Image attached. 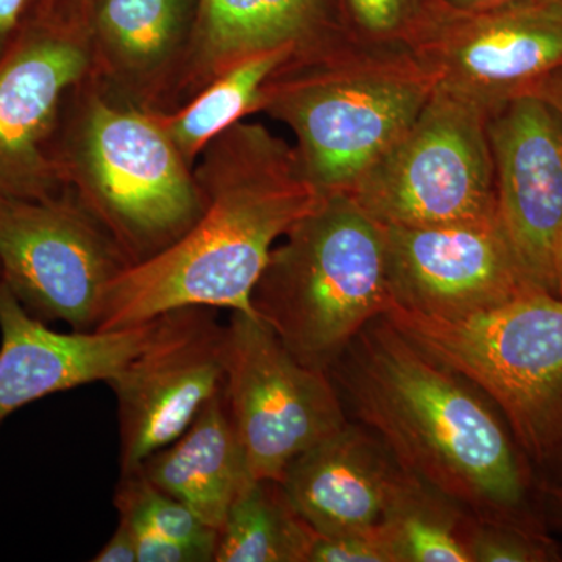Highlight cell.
I'll list each match as a JSON object with an SVG mask.
<instances>
[{
    "label": "cell",
    "mask_w": 562,
    "mask_h": 562,
    "mask_svg": "<svg viewBox=\"0 0 562 562\" xmlns=\"http://www.w3.org/2000/svg\"><path fill=\"white\" fill-rule=\"evenodd\" d=\"M203 211L190 231L111 281L95 330L157 319L184 306L255 314L251 294L273 244L321 201L294 146L257 122L210 140L194 166Z\"/></svg>",
    "instance_id": "obj_1"
},
{
    "label": "cell",
    "mask_w": 562,
    "mask_h": 562,
    "mask_svg": "<svg viewBox=\"0 0 562 562\" xmlns=\"http://www.w3.org/2000/svg\"><path fill=\"white\" fill-rule=\"evenodd\" d=\"M351 412L414 479L482 519L532 520L528 475L482 392L414 346L384 317L333 364Z\"/></svg>",
    "instance_id": "obj_2"
},
{
    "label": "cell",
    "mask_w": 562,
    "mask_h": 562,
    "mask_svg": "<svg viewBox=\"0 0 562 562\" xmlns=\"http://www.w3.org/2000/svg\"><path fill=\"white\" fill-rule=\"evenodd\" d=\"M439 79L412 46L353 33L280 66L258 113L291 128L322 195L347 192L419 116Z\"/></svg>",
    "instance_id": "obj_3"
},
{
    "label": "cell",
    "mask_w": 562,
    "mask_h": 562,
    "mask_svg": "<svg viewBox=\"0 0 562 562\" xmlns=\"http://www.w3.org/2000/svg\"><path fill=\"white\" fill-rule=\"evenodd\" d=\"M55 160L131 266L179 241L202 214L194 169L154 114L113 101L87 77L66 99Z\"/></svg>",
    "instance_id": "obj_4"
},
{
    "label": "cell",
    "mask_w": 562,
    "mask_h": 562,
    "mask_svg": "<svg viewBox=\"0 0 562 562\" xmlns=\"http://www.w3.org/2000/svg\"><path fill=\"white\" fill-rule=\"evenodd\" d=\"M384 227L349 192H331L273 247L251 306L295 360L330 372L391 308Z\"/></svg>",
    "instance_id": "obj_5"
},
{
    "label": "cell",
    "mask_w": 562,
    "mask_h": 562,
    "mask_svg": "<svg viewBox=\"0 0 562 562\" xmlns=\"http://www.w3.org/2000/svg\"><path fill=\"white\" fill-rule=\"evenodd\" d=\"M383 317L490 398L528 457L543 462L561 452V297L528 291L497 308L453 321L391 305Z\"/></svg>",
    "instance_id": "obj_6"
},
{
    "label": "cell",
    "mask_w": 562,
    "mask_h": 562,
    "mask_svg": "<svg viewBox=\"0 0 562 562\" xmlns=\"http://www.w3.org/2000/svg\"><path fill=\"white\" fill-rule=\"evenodd\" d=\"M487 116L479 102L438 85L347 192L382 225L498 221Z\"/></svg>",
    "instance_id": "obj_7"
},
{
    "label": "cell",
    "mask_w": 562,
    "mask_h": 562,
    "mask_svg": "<svg viewBox=\"0 0 562 562\" xmlns=\"http://www.w3.org/2000/svg\"><path fill=\"white\" fill-rule=\"evenodd\" d=\"M91 63V0H46L29 10L0 60V201L65 191L55 138L70 91Z\"/></svg>",
    "instance_id": "obj_8"
},
{
    "label": "cell",
    "mask_w": 562,
    "mask_h": 562,
    "mask_svg": "<svg viewBox=\"0 0 562 562\" xmlns=\"http://www.w3.org/2000/svg\"><path fill=\"white\" fill-rule=\"evenodd\" d=\"M224 401L251 482L280 483L299 454L349 420L330 373L295 360L257 314L225 325Z\"/></svg>",
    "instance_id": "obj_9"
},
{
    "label": "cell",
    "mask_w": 562,
    "mask_h": 562,
    "mask_svg": "<svg viewBox=\"0 0 562 562\" xmlns=\"http://www.w3.org/2000/svg\"><path fill=\"white\" fill-rule=\"evenodd\" d=\"M127 268L68 188L41 201H0V277L36 319L95 330L111 281Z\"/></svg>",
    "instance_id": "obj_10"
},
{
    "label": "cell",
    "mask_w": 562,
    "mask_h": 562,
    "mask_svg": "<svg viewBox=\"0 0 562 562\" xmlns=\"http://www.w3.org/2000/svg\"><path fill=\"white\" fill-rule=\"evenodd\" d=\"M220 310L184 306L158 317L149 344L109 383L117 398L121 475L180 438L224 387Z\"/></svg>",
    "instance_id": "obj_11"
},
{
    "label": "cell",
    "mask_w": 562,
    "mask_h": 562,
    "mask_svg": "<svg viewBox=\"0 0 562 562\" xmlns=\"http://www.w3.org/2000/svg\"><path fill=\"white\" fill-rule=\"evenodd\" d=\"M413 49L441 87L491 111L562 68V0H520L482 13L442 7Z\"/></svg>",
    "instance_id": "obj_12"
},
{
    "label": "cell",
    "mask_w": 562,
    "mask_h": 562,
    "mask_svg": "<svg viewBox=\"0 0 562 562\" xmlns=\"http://www.w3.org/2000/svg\"><path fill=\"white\" fill-rule=\"evenodd\" d=\"M383 227L391 305L453 321L538 291L498 221Z\"/></svg>",
    "instance_id": "obj_13"
},
{
    "label": "cell",
    "mask_w": 562,
    "mask_h": 562,
    "mask_svg": "<svg viewBox=\"0 0 562 562\" xmlns=\"http://www.w3.org/2000/svg\"><path fill=\"white\" fill-rule=\"evenodd\" d=\"M497 216L532 290L557 295L562 235V116L535 94L487 116Z\"/></svg>",
    "instance_id": "obj_14"
},
{
    "label": "cell",
    "mask_w": 562,
    "mask_h": 562,
    "mask_svg": "<svg viewBox=\"0 0 562 562\" xmlns=\"http://www.w3.org/2000/svg\"><path fill=\"white\" fill-rule=\"evenodd\" d=\"M199 0H91L87 79L113 101L169 113Z\"/></svg>",
    "instance_id": "obj_15"
},
{
    "label": "cell",
    "mask_w": 562,
    "mask_h": 562,
    "mask_svg": "<svg viewBox=\"0 0 562 562\" xmlns=\"http://www.w3.org/2000/svg\"><path fill=\"white\" fill-rule=\"evenodd\" d=\"M157 324L158 317L116 330H50L0 277V425L47 395L109 384L149 344Z\"/></svg>",
    "instance_id": "obj_16"
},
{
    "label": "cell",
    "mask_w": 562,
    "mask_h": 562,
    "mask_svg": "<svg viewBox=\"0 0 562 562\" xmlns=\"http://www.w3.org/2000/svg\"><path fill=\"white\" fill-rule=\"evenodd\" d=\"M350 33L341 0H199L171 111L247 58L279 49L297 57Z\"/></svg>",
    "instance_id": "obj_17"
},
{
    "label": "cell",
    "mask_w": 562,
    "mask_h": 562,
    "mask_svg": "<svg viewBox=\"0 0 562 562\" xmlns=\"http://www.w3.org/2000/svg\"><path fill=\"white\" fill-rule=\"evenodd\" d=\"M405 476L375 435L347 424L299 454L280 484L313 531L344 535L382 524Z\"/></svg>",
    "instance_id": "obj_18"
},
{
    "label": "cell",
    "mask_w": 562,
    "mask_h": 562,
    "mask_svg": "<svg viewBox=\"0 0 562 562\" xmlns=\"http://www.w3.org/2000/svg\"><path fill=\"white\" fill-rule=\"evenodd\" d=\"M138 472L220 531L232 503L251 482L224 392L206 402L188 430L150 454Z\"/></svg>",
    "instance_id": "obj_19"
},
{
    "label": "cell",
    "mask_w": 562,
    "mask_h": 562,
    "mask_svg": "<svg viewBox=\"0 0 562 562\" xmlns=\"http://www.w3.org/2000/svg\"><path fill=\"white\" fill-rule=\"evenodd\" d=\"M292 57H295L292 49L255 55L211 81L179 109L151 114L171 136L184 161L194 169L211 139L236 122L258 113L266 81Z\"/></svg>",
    "instance_id": "obj_20"
},
{
    "label": "cell",
    "mask_w": 562,
    "mask_h": 562,
    "mask_svg": "<svg viewBox=\"0 0 562 562\" xmlns=\"http://www.w3.org/2000/svg\"><path fill=\"white\" fill-rule=\"evenodd\" d=\"M313 536L280 483L250 482L222 524L214 561L306 562Z\"/></svg>",
    "instance_id": "obj_21"
},
{
    "label": "cell",
    "mask_w": 562,
    "mask_h": 562,
    "mask_svg": "<svg viewBox=\"0 0 562 562\" xmlns=\"http://www.w3.org/2000/svg\"><path fill=\"white\" fill-rule=\"evenodd\" d=\"M469 516L458 503L406 473L380 527L397 562H471L464 542Z\"/></svg>",
    "instance_id": "obj_22"
},
{
    "label": "cell",
    "mask_w": 562,
    "mask_h": 562,
    "mask_svg": "<svg viewBox=\"0 0 562 562\" xmlns=\"http://www.w3.org/2000/svg\"><path fill=\"white\" fill-rule=\"evenodd\" d=\"M114 506L120 519L132 527L192 547L209 561H214L220 531L199 519L172 495L158 490L138 471L121 475L114 492Z\"/></svg>",
    "instance_id": "obj_23"
},
{
    "label": "cell",
    "mask_w": 562,
    "mask_h": 562,
    "mask_svg": "<svg viewBox=\"0 0 562 562\" xmlns=\"http://www.w3.org/2000/svg\"><path fill=\"white\" fill-rule=\"evenodd\" d=\"M464 542L471 562L560 561L557 543L535 520L482 519L469 516Z\"/></svg>",
    "instance_id": "obj_24"
},
{
    "label": "cell",
    "mask_w": 562,
    "mask_h": 562,
    "mask_svg": "<svg viewBox=\"0 0 562 562\" xmlns=\"http://www.w3.org/2000/svg\"><path fill=\"white\" fill-rule=\"evenodd\" d=\"M355 36L412 46L442 10L439 0H341Z\"/></svg>",
    "instance_id": "obj_25"
},
{
    "label": "cell",
    "mask_w": 562,
    "mask_h": 562,
    "mask_svg": "<svg viewBox=\"0 0 562 562\" xmlns=\"http://www.w3.org/2000/svg\"><path fill=\"white\" fill-rule=\"evenodd\" d=\"M306 562H397L380 525L366 531L319 535L314 531Z\"/></svg>",
    "instance_id": "obj_26"
},
{
    "label": "cell",
    "mask_w": 562,
    "mask_h": 562,
    "mask_svg": "<svg viewBox=\"0 0 562 562\" xmlns=\"http://www.w3.org/2000/svg\"><path fill=\"white\" fill-rule=\"evenodd\" d=\"M128 527L132 528L133 538H135L138 562H210L205 554L192 547L169 541L154 532L139 530L131 524Z\"/></svg>",
    "instance_id": "obj_27"
},
{
    "label": "cell",
    "mask_w": 562,
    "mask_h": 562,
    "mask_svg": "<svg viewBox=\"0 0 562 562\" xmlns=\"http://www.w3.org/2000/svg\"><path fill=\"white\" fill-rule=\"evenodd\" d=\"M32 0H0V60L16 40Z\"/></svg>",
    "instance_id": "obj_28"
},
{
    "label": "cell",
    "mask_w": 562,
    "mask_h": 562,
    "mask_svg": "<svg viewBox=\"0 0 562 562\" xmlns=\"http://www.w3.org/2000/svg\"><path fill=\"white\" fill-rule=\"evenodd\" d=\"M94 562H138L135 538L127 522L120 519L116 531L110 541L103 546L101 552L95 554Z\"/></svg>",
    "instance_id": "obj_29"
},
{
    "label": "cell",
    "mask_w": 562,
    "mask_h": 562,
    "mask_svg": "<svg viewBox=\"0 0 562 562\" xmlns=\"http://www.w3.org/2000/svg\"><path fill=\"white\" fill-rule=\"evenodd\" d=\"M528 94L538 95L562 116V68L547 76L546 79L539 81Z\"/></svg>",
    "instance_id": "obj_30"
},
{
    "label": "cell",
    "mask_w": 562,
    "mask_h": 562,
    "mask_svg": "<svg viewBox=\"0 0 562 562\" xmlns=\"http://www.w3.org/2000/svg\"><path fill=\"white\" fill-rule=\"evenodd\" d=\"M446 9L458 11V13H482L512 5L520 0H439Z\"/></svg>",
    "instance_id": "obj_31"
},
{
    "label": "cell",
    "mask_w": 562,
    "mask_h": 562,
    "mask_svg": "<svg viewBox=\"0 0 562 562\" xmlns=\"http://www.w3.org/2000/svg\"><path fill=\"white\" fill-rule=\"evenodd\" d=\"M542 494L550 520H552V524L557 525V527L562 528V486L547 484V486L542 487Z\"/></svg>",
    "instance_id": "obj_32"
},
{
    "label": "cell",
    "mask_w": 562,
    "mask_h": 562,
    "mask_svg": "<svg viewBox=\"0 0 562 562\" xmlns=\"http://www.w3.org/2000/svg\"><path fill=\"white\" fill-rule=\"evenodd\" d=\"M560 273H562V235L557 249V277L560 276Z\"/></svg>",
    "instance_id": "obj_33"
},
{
    "label": "cell",
    "mask_w": 562,
    "mask_h": 562,
    "mask_svg": "<svg viewBox=\"0 0 562 562\" xmlns=\"http://www.w3.org/2000/svg\"><path fill=\"white\" fill-rule=\"evenodd\" d=\"M557 295H558V297L562 299V273H560V276H558Z\"/></svg>",
    "instance_id": "obj_34"
},
{
    "label": "cell",
    "mask_w": 562,
    "mask_h": 562,
    "mask_svg": "<svg viewBox=\"0 0 562 562\" xmlns=\"http://www.w3.org/2000/svg\"><path fill=\"white\" fill-rule=\"evenodd\" d=\"M43 2H46V0H32L31 9H32V7L38 5V3H43Z\"/></svg>",
    "instance_id": "obj_35"
}]
</instances>
